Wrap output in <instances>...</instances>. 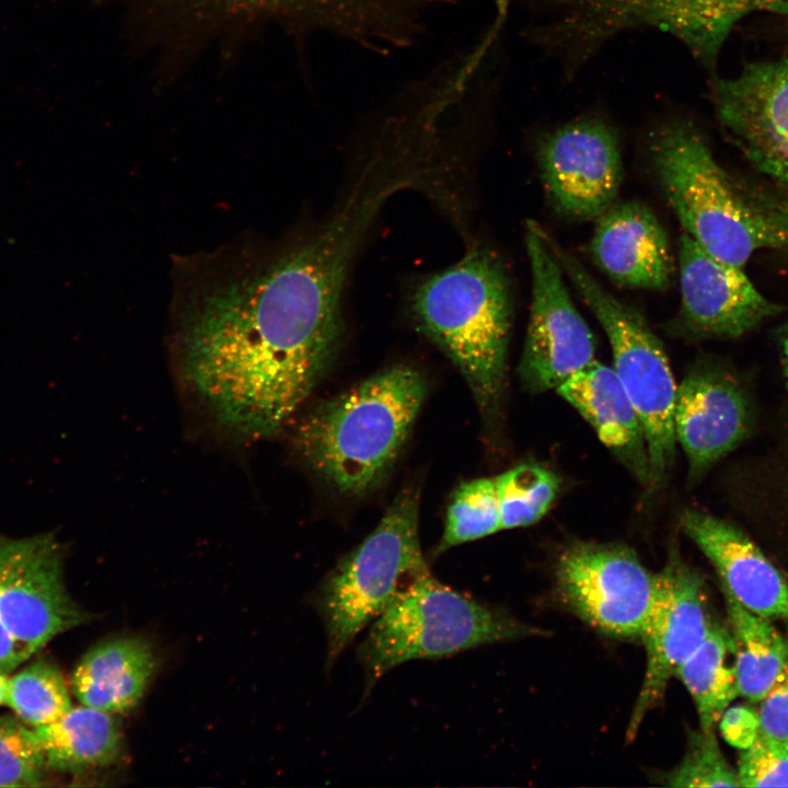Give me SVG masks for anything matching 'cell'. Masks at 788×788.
I'll list each match as a JSON object with an SVG mask.
<instances>
[{"instance_id":"836d02e7","label":"cell","mask_w":788,"mask_h":788,"mask_svg":"<svg viewBox=\"0 0 788 788\" xmlns=\"http://www.w3.org/2000/svg\"><path fill=\"white\" fill-rule=\"evenodd\" d=\"M9 691V675L0 673V705H7Z\"/></svg>"},{"instance_id":"f546056e","label":"cell","mask_w":788,"mask_h":788,"mask_svg":"<svg viewBox=\"0 0 788 788\" xmlns=\"http://www.w3.org/2000/svg\"><path fill=\"white\" fill-rule=\"evenodd\" d=\"M718 725L723 739L740 751L751 746L760 733L757 710L746 705L729 706Z\"/></svg>"},{"instance_id":"ac0fdd59","label":"cell","mask_w":788,"mask_h":788,"mask_svg":"<svg viewBox=\"0 0 788 788\" xmlns=\"http://www.w3.org/2000/svg\"><path fill=\"white\" fill-rule=\"evenodd\" d=\"M556 392L580 413L631 474L644 484H652L642 424L613 368L593 360Z\"/></svg>"},{"instance_id":"ffe728a7","label":"cell","mask_w":788,"mask_h":788,"mask_svg":"<svg viewBox=\"0 0 788 788\" xmlns=\"http://www.w3.org/2000/svg\"><path fill=\"white\" fill-rule=\"evenodd\" d=\"M33 730L47 770L80 774L108 766L121 753V731L114 715L90 706L71 707L56 721Z\"/></svg>"},{"instance_id":"6da1fadb","label":"cell","mask_w":788,"mask_h":788,"mask_svg":"<svg viewBox=\"0 0 788 788\" xmlns=\"http://www.w3.org/2000/svg\"><path fill=\"white\" fill-rule=\"evenodd\" d=\"M340 336L304 305L276 255L195 296L179 325V370L220 426L265 438L310 395Z\"/></svg>"},{"instance_id":"277c9868","label":"cell","mask_w":788,"mask_h":788,"mask_svg":"<svg viewBox=\"0 0 788 788\" xmlns=\"http://www.w3.org/2000/svg\"><path fill=\"white\" fill-rule=\"evenodd\" d=\"M649 151L684 233L708 254L743 268L758 250L788 252L787 232L760 198L737 187L693 121L671 118L659 125Z\"/></svg>"},{"instance_id":"83f0119b","label":"cell","mask_w":788,"mask_h":788,"mask_svg":"<svg viewBox=\"0 0 788 788\" xmlns=\"http://www.w3.org/2000/svg\"><path fill=\"white\" fill-rule=\"evenodd\" d=\"M737 776L739 787H788V743L758 733L755 742L741 751Z\"/></svg>"},{"instance_id":"e575fe53","label":"cell","mask_w":788,"mask_h":788,"mask_svg":"<svg viewBox=\"0 0 788 788\" xmlns=\"http://www.w3.org/2000/svg\"><path fill=\"white\" fill-rule=\"evenodd\" d=\"M783 349H784L785 373H786V376L788 380V331L784 338Z\"/></svg>"},{"instance_id":"30bf717a","label":"cell","mask_w":788,"mask_h":788,"mask_svg":"<svg viewBox=\"0 0 788 788\" xmlns=\"http://www.w3.org/2000/svg\"><path fill=\"white\" fill-rule=\"evenodd\" d=\"M556 580L565 602L592 627L615 638H641L654 575L628 546L573 543L557 561Z\"/></svg>"},{"instance_id":"484cf974","label":"cell","mask_w":788,"mask_h":788,"mask_svg":"<svg viewBox=\"0 0 788 788\" xmlns=\"http://www.w3.org/2000/svg\"><path fill=\"white\" fill-rule=\"evenodd\" d=\"M33 728L16 716L0 717V787H38L47 773Z\"/></svg>"},{"instance_id":"4dcf8cb0","label":"cell","mask_w":788,"mask_h":788,"mask_svg":"<svg viewBox=\"0 0 788 788\" xmlns=\"http://www.w3.org/2000/svg\"><path fill=\"white\" fill-rule=\"evenodd\" d=\"M254 4L286 20L317 15L333 8L339 0H230Z\"/></svg>"},{"instance_id":"2e32d148","label":"cell","mask_w":788,"mask_h":788,"mask_svg":"<svg viewBox=\"0 0 788 788\" xmlns=\"http://www.w3.org/2000/svg\"><path fill=\"white\" fill-rule=\"evenodd\" d=\"M685 533L710 560L725 588L741 605L765 618H788V584L754 542L731 523L690 510Z\"/></svg>"},{"instance_id":"7c38bea8","label":"cell","mask_w":788,"mask_h":788,"mask_svg":"<svg viewBox=\"0 0 788 788\" xmlns=\"http://www.w3.org/2000/svg\"><path fill=\"white\" fill-rule=\"evenodd\" d=\"M538 164L552 204L565 216L598 218L618 194L622 154L617 131L605 120L584 116L545 135Z\"/></svg>"},{"instance_id":"9a60e30c","label":"cell","mask_w":788,"mask_h":788,"mask_svg":"<svg viewBox=\"0 0 788 788\" xmlns=\"http://www.w3.org/2000/svg\"><path fill=\"white\" fill-rule=\"evenodd\" d=\"M673 420L676 441L687 456L691 475L696 476L744 438L748 404L728 378L695 370L676 389Z\"/></svg>"},{"instance_id":"8992f818","label":"cell","mask_w":788,"mask_h":788,"mask_svg":"<svg viewBox=\"0 0 788 788\" xmlns=\"http://www.w3.org/2000/svg\"><path fill=\"white\" fill-rule=\"evenodd\" d=\"M418 524V494L404 489L374 530L317 587L314 605L324 625L327 669L405 584L429 569Z\"/></svg>"},{"instance_id":"d6a6232c","label":"cell","mask_w":788,"mask_h":788,"mask_svg":"<svg viewBox=\"0 0 788 788\" xmlns=\"http://www.w3.org/2000/svg\"><path fill=\"white\" fill-rule=\"evenodd\" d=\"M764 205L788 234V198H762Z\"/></svg>"},{"instance_id":"cb8c5ba5","label":"cell","mask_w":788,"mask_h":788,"mask_svg":"<svg viewBox=\"0 0 788 788\" xmlns=\"http://www.w3.org/2000/svg\"><path fill=\"white\" fill-rule=\"evenodd\" d=\"M502 529L528 526L542 519L559 490V479L533 463L519 464L495 477Z\"/></svg>"},{"instance_id":"f1b7e54d","label":"cell","mask_w":788,"mask_h":788,"mask_svg":"<svg viewBox=\"0 0 788 788\" xmlns=\"http://www.w3.org/2000/svg\"><path fill=\"white\" fill-rule=\"evenodd\" d=\"M785 639V662L769 691L760 702L757 714L761 735L788 743V634Z\"/></svg>"},{"instance_id":"1f68e13d","label":"cell","mask_w":788,"mask_h":788,"mask_svg":"<svg viewBox=\"0 0 788 788\" xmlns=\"http://www.w3.org/2000/svg\"><path fill=\"white\" fill-rule=\"evenodd\" d=\"M27 659L0 617V673H11Z\"/></svg>"},{"instance_id":"52a82bcc","label":"cell","mask_w":788,"mask_h":788,"mask_svg":"<svg viewBox=\"0 0 788 788\" xmlns=\"http://www.w3.org/2000/svg\"><path fill=\"white\" fill-rule=\"evenodd\" d=\"M564 273L603 327L612 348L614 371L644 427L652 484L661 482L675 455L676 389L660 339L644 316L606 291L588 270L553 241Z\"/></svg>"},{"instance_id":"4316f807","label":"cell","mask_w":788,"mask_h":788,"mask_svg":"<svg viewBox=\"0 0 788 788\" xmlns=\"http://www.w3.org/2000/svg\"><path fill=\"white\" fill-rule=\"evenodd\" d=\"M670 787H739L712 730L692 732L683 761L662 777Z\"/></svg>"},{"instance_id":"9c48e42d","label":"cell","mask_w":788,"mask_h":788,"mask_svg":"<svg viewBox=\"0 0 788 788\" xmlns=\"http://www.w3.org/2000/svg\"><path fill=\"white\" fill-rule=\"evenodd\" d=\"M0 617L27 658L90 619L67 590L55 535L0 534Z\"/></svg>"},{"instance_id":"603a6c76","label":"cell","mask_w":788,"mask_h":788,"mask_svg":"<svg viewBox=\"0 0 788 788\" xmlns=\"http://www.w3.org/2000/svg\"><path fill=\"white\" fill-rule=\"evenodd\" d=\"M7 705L32 728L56 721L72 707L61 671L44 659L9 676Z\"/></svg>"},{"instance_id":"5b68a950","label":"cell","mask_w":788,"mask_h":788,"mask_svg":"<svg viewBox=\"0 0 788 788\" xmlns=\"http://www.w3.org/2000/svg\"><path fill=\"white\" fill-rule=\"evenodd\" d=\"M535 634L506 612L436 579L426 570L401 589L369 625L357 657L363 697L393 668Z\"/></svg>"},{"instance_id":"8fae6325","label":"cell","mask_w":788,"mask_h":788,"mask_svg":"<svg viewBox=\"0 0 788 788\" xmlns=\"http://www.w3.org/2000/svg\"><path fill=\"white\" fill-rule=\"evenodd\" d=\"M704 583L675 551L654 575V594L641 635L646 671L626 731L631 741L648 712L663 698L669 681L712 627Z\"/></svg>"},{"instance_id":"e0dca14e","label":"cell","mask_w":788,"mask_h":788,"mask_svg":"<svg viewBox=\"0 0 788 788\" xmlns=\"http://www.w3.org/2000/svg\"><path fill=\"white\" fill-rule=\"evenodd\" d=\"M596 219L590 252L614 282L649 290L669 287L674 269L669 237L647 206L613 205Z\"/></svg>"},{"instance_id":"d6986e66","label":"cell","mask_w":788,"mask_h":788,"mask_svg":"<svg viewBox=\"0 0 788 788\" xmlns=\"http://www.w3.org/2000/svg\"><path fill=\"white\" fill-rule=\"evenodd\" d=\"M149 645L137 637L103 641L76 667L71 688L82 705L117 715L132 709L155 670Z\"/></svg>"},{"instance_id":"44dd1931","label":"cell","mask_w":788,"mask_h":788,"mask_svg":"<svg viewBox=\"0 0 788 788\" xmlns=\"http://www.w3.org/2000/svg\"><path fill=\"white\" fill-rule=\"evenodd\" d=\"M729 646L739 695L760 703L779 674L786 639L770 623L741 605L725 588Z\"/></svg>"},{"instance_id":"3957f363","label":"cell","mask_w":788,"mask_h":788,"mask_svg":"<svg viewBox=\"0 0 788 788\" xmlns=\"http://www.w3.org/2000/svg\"><path fill=\"white\" fill-rule=\"evenodd\" d=\"M409 310L418 329L461 371L479 408L491 413L505 386L513 312L499 257L473 246L455 264L422 278Z\"/></svg>"},{"instance_id":"ba28073f","label":"cell","mask_w":788,"mask_h":788,"mask_svg":"<svg viewBox=\"0 0 788 788\" xmlns=\"http://www.w3.org/2000/svg\"><path fill=\"white\" fill-rule=\"evenodd\" d=\"M532 299L519 376L537 394L557 390L594 360L595 341L567 290L552 239L534 221L525 225Z\"/></svg>"},{"instance_id":"7a4b0ae2","label":"cell","mask_w":788,"mask_h":788,"mask_svg":"<svg viewBox=\"0 0 788 788\" xmlns=\"http://www.w3.org/2000/svg\"><path fill=\"white\" fill-rule=\"evenodd\" d=\"M426 390L417 369L383 370L304 416L293 434L294 449L340 495H367L393 467Z\"/></svg>"},{"instance_id":"5bb4252c","label":"cell","mask_w":788,"mask_h":788,"mask_svg":"<svg viewBox=\"0 0 788 788\" xmlns=\"http://www.w3.org/2000/svg\"><path fill=\"white\" fill-rule=\"evenodd\" d=\"M680 322L693 335L737 338L777 314L741 267L723 263L686 233L680 239Z\"/></svg>"},{"instance_id":"7402d4cb","label":"cell","mask_w":788,"mask_h":788,"mask_svg":"<svg viewBox=\"0 0 788 788\" xmlns=\"http://www.w3.org/2000/svg\"><path fill=\"white\" fill-rule=\"evenodd\" d=\"M729 651L728 633L714 623L699 647L675 673L692 696L700 729L705 731L714 729L739 695L733 665L727 660Z\"/></svg>"},{"instance_id":"4fadbf2b","label":"cell","mask_w":788,"mask_h":788,"mask_svg":"<svg viewBox=\"0 0 788 788\" xmlns=\"http://www.w3.org/2000/svg\"><path fill=\"white\" fill-rule=\"evenodd\" d=\"M719 121L745 159L788 194V58L748 63L734 78H716Z\"/></svg>"},{"instance_id":"d4e9b609","label":"cell","mask_w":788,"mask_h":788,"mask_svg":"<svg viewBox=\"0 0 788 788\" xmlns=\"http://www.w3.org/2000/svg\"><path fill=\"white\" fill-rule=\"evenodd\" d=\"M495 477L461 484L448 506L444 530L436 553L472 542L501 530Z\"/></svg>"}]
</instances>
